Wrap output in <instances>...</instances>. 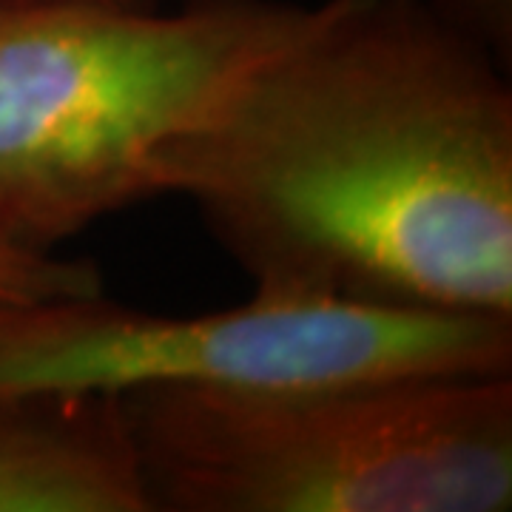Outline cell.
<instances>
[{
    "label": "cell",
    "mask_w": 512,
    "mask_h": 512,
    "mask_svg": "<svg viewBox=\"0 0 512 512\" xmlns=\"http://www.w3.org/2000/svg\"><path fill=\"white\" fill-rule=\"evenodd\" d=\"M510 69L430 0H322L157 148L254 293L512 319Z\"/></svg>",
    "instance_id": "cell-1"
},
{
    "label": "cell",
    "mask_w": 512,
    "mask_h": 512,
    "mask_svg": "<svg viewBox=\"0 0 512 512\" xmlns=\"http://www.w3.org/2000/svg\"><path fill=\"white\" fill-rule=\"evenodd\" d=\"M316 6L0 0V242L55 254L97 220L151 200L157 148L302 35Z\"/></svg>",
    "instance_id": "cell-2"
},
{
    "label": "cell",
    "mask_w": 512,
    "mask_h": 512,
    "mask_svg": "<svg viewBox=\"0 0 512 512\" xmlns=\"http://www.w3.org/2000/svg\"><path fill=\"white\" fill-rule=\"evenodd\" d=\"M154 512H504L512 373L126 393Z\"/></svg>",
    "instance_id": "cell-3"
},
{
    "label": "cell",
    "mask_w": 512,
    "mask_h": 512,
    "mask_svg": "<svg viewBox=\"0 0 512 512\" xmlns=\"http://www.w3.org/2000/svg\"><path fill=\"white\" fill-rule=\"evenodd\" d=\"M512 373V319L254 293L163 316L106 293L0 302V393L299 387L384 376Z\"/></svg>",
    "instance_id": "cell-4"
},
{
    "label": "cell",
    "mask_w": 512,
    "mask_h": 512,
    "mask_svg": "<svg viewBox=\"0 0 512 512\" xmlns=\"http://www.w3.org/2000/svg\"><path fill=\"white\" fill-rule=\"evenodd\" d=\"M0 512H154L126 399L0 393Z\"/></svg>",
    "instance_id": "cell-5"
},
{
    "label": "cell",
    "mask_w": 512,
    "mask_h": 512,
    "mask_svg": "<svg viewBox=\"0 0 512 512\" xmlns=\"http://www.w3.org/2000/svg\"><path fill=\"white\" fill-rule=\"evenodd\" d=\"M100 291L103 276L89 259L35 254L0 242V302H32Z\"/></svg>",
    "instance_id": "cell-6"
},
{
    "label": "cell",
    "mask_w": 512,
    "mask_h": 512,
    "mask_svg": "<svg viewBox=\"0 0 512 512\" xmlns=\"http://www.w3.org/2000/svg\"><path fill=\"white\" fill-rule=\"evenodd\" d=\"M444 20L512 66V0H430Z\"/></svg>",
    "instance_id": "cell-7"
},
{
    "label": "cell",
    "mask_w": 512,
    "mask_h": 512,
    "mask_svg": "<svg viewBox=\"0 0 512 512\" xmlns=\"http://www.w3.org/2000/svg\"><path fill=\"white\" fill-rule=\"evenodd\" d=\"M60 3H94V6H114V9H157L163 0H60Z\"/></svg>",
    "instance_id": "cell-8"
}]
</instances>
